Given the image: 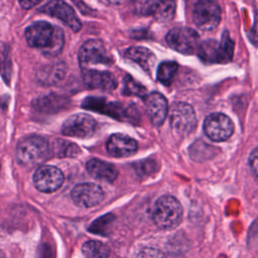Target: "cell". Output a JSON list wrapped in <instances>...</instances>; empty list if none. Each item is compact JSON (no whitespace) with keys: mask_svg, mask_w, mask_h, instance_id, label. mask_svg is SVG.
I'll list each match as a JSON object with an SVG mask.
<instances>
[{"mask_svg":"<svg viewBox=\"0 0 258 258\" xmlns=\"http://www.w3.org/2000/svg\"><path fill=\"white\" fill-rule=\"evenodd\" d=\"M82 74L84 83L89 89L111 91L117 87V81L114 75L110 72L96 69H85L82 70Z\"/></svg>","mask_w":258,"mask_h":258,"instance_id":"4fadbf2b","label":"cell"},{"mask_svg":"<svg viewBox=\"0 0 258 258\" xmlns=\"http://www.w3.org/2000/svg\"><path fill=\"white\" fill-rule=\"evenodd\" d=\"M25 38L31 47L42 48L47 55H57L64 43L62 30L46 21L29 25L25 30Z\"/></svg>","mask_w":258,"mask_h":258,"instance_id":"6da1fadb","label":"cell"},{"mask_svg":"<svg viewBox=\"0 0 258 258\" xmlns=\"http://www.w3.org/2000/svg\"><path fill=\"white\" fill-rule=\"evenodd\" d=\"M10 61H9V51L5 43L0 41V74L5 77L6 74H9Z\"/></svg>","mask_w":258,"mask_h":258,"instance_id":"484cf974","label":"cell"},{"mask_svg":"<svg viewBox=\"0 0 258 258\" xmlns=\"http://www.w3.org/2000/svg\"><path fill=\"white\" fill-rule=\"evenodd\" d=\"M219 45H220V51L222 56V63L230 61L234 53V42L231 39L228 31H225L223 33V36L221 41L219 42Z\"/></svg>","mask_w":258,"mask_h":258,"instance_id":"603a6c76","label":"cell"},{"mask_svg":"<svg viewBox=\"0 0 258 258\" xmlns=\"http://www.w3.org/2000/svg\"><path fill=\"white\" fill-rule=\"evenodd\" d=\"M53 152L60 157H72L77 155L80 150L79 147L74 143H70L63 140H55L53 143Z\"/></svg>","mask_w":258,"mask_h":258,"instance_id":"7402d4cb","label":"cell"},{"mask_svg":"<svg viewBox=\"0 0 258 258\" xmlns=\"http://www.w3.org/2000/svg\"><path fill=\"white\" fill-rule=\"evenodd\" d=\"M105 1H107L110 4H120L122 2V0H105Z\"/></svg>","mask_w":258,"mask_h":258,"instance_id":"f546056e","label":"cell"},{"mask_svg":"<svg viewBox=\"0 0 258 258\" xmlns=\"http://www.w3.org/2000/svg\"><path fill=\"white\" fill-rule=\"evenodd\" d=\"M63 75V70L60 66L46 67L39 73V80L45 84L57 82Z\"/></svg>","mask_w":258,"mask_h":258,"instance_id":"cb8c5ba5","label":"cell"},{"mask_svg":"<svg viewBox=\"0 0 258 258\" xmlns=\"http://www.w3.org/2000/svg\"><path fill=\"white\" fill-rule=\"evenodd\" d=\"M257 148H255L249 156V165L254 174L257 173Z\"/></svg>","mask_w":258,"mask_h":258,"instance_id":"83f0119b","label":"cell"},{"mask_svg":"<svg viewBox=\"0 0 258 258\" xmlns=\"http://www.w3.org/2000/svg\"><path fill=\"white\" fill-rule=\"evenodd\" d=\"M198 53L205 62H221L222 56L220 51L219 42L215 40H207L203 43H200L198 48Z\"/></svg>","mask_w":258,"mask_h":258,"instance_id":"d6986e66","label":"cell"},{"mask_svg":"<svg viewBox=\"0 0 258 258\" xmlns=\"http://www.w3.org/2000/svg\"><path fill=\"white\" fill-rule=\"evenodd\" d=\"M0 258H3V257H2V255H1V254H0Z\"/></svg>","mask_w":258,"mask_h":258,"instance_id":"4dcf8cb0","label":"cell"},{"mask_svg":"<svg viewBox=\"0 0 258 258\" xmlns=\"http://www.w3.org/2000/svg\"><path fill=\"white\" fill-rule=\"evenodd\" d=\"M174 0H155L147 7V13L159 22H169L175 14Z\"/></svg>","mask_w":258,"mask_h":258,"instance_id":"e0dca14e","label":"cell"},{"mask_svg":"<svg viewBox=\"0 0 258 258\" xmlns=\"http://www.w3.org/2000/svg\"><path fill=\"white\" fill-rule=\"evenodd\" d=\"M79 61L82 70L94 69L95 66L109 67L112 58L104 43L99 39L87 40L79 50Z\"/></svg>","mask_w":258,"mask_h":258,"instance_id":"8992f818","label":"cell"},{"mask_svg":"<svg viewBox=\"0 0 258 258\" xmlns=\"http://www.w3.org/2000/svg\"><path fill=\"white\" fill-rule=\"evenodd\" d=\"M178 64L175 61H163L157 69V80L165 85L169 86L177 72Z\"/></svg>","mask_w":258,"mask_h":258,"instance_id":"44dd1931","label":"cell"},{"mask_svg":"<svg viewBox=\"0 0 258 258\" xmlns=\"http://www.w3.org/2000/svg\"><path fill=\"white\" fill-rule=\"evenodd\" d=\"M168 113L171 129L176 135L185 136L196 128L197 117L190 105L183 102L173 103Z\"/></svg>","mask_w":258,"mask_h":258,"instance_id":"5b68a950","label":"cell"},{"mask_svg":"<svg viewBox=\"0 0 258 258\" xmlns=\"http://www.w3.org/2000/svg\"><path fill=\"white\" fill-rule=\"evenodd\" d=\"M71 195L74 203L81 208L97 206L104 199V191L101 186L92 182H85L76 185Z\"/></svg>","mask_w":258,"mask_h":258,"instance_id":"7c38bea8","label":"cell"},{"mask_svg":"<svg viewBox=\"0 0 258 258\" xmlns=\"http://www.w3.org/2000/svg\"><path fill=\"white\" fill-rule=\"evenodd\" d=\"M123 94L125 95H136L139 97L146 96V90L144 87L136 83L130 76H126L124 79V90Z\"/></svg>","mask_w":258,"mask_h":258,"instance_id":"d4e9b609","label":"cell"},{"mask_svg":"<svg viewBox=\"0 0 258 258\" xmlns=\"http://www.w3.org/2000/svg\"><path fill=\"white\" fill-rule=\"evenodd\" d=\"M86 168L93 177L100 180H106V181L112 182L118 176L117 168L113 164L100 159L89 160L87 162Z\"/></svg>","mask_w":258,"mask_h":258,"instance_id":"2e32d148","label":"cell"},{"mask_svg":"<svg viewBox=\"0 0 258 258\" xmlns=\"http://www.w3.org/2000/svg\"><path fill=\"white\" fill-rule=\"evenodd\" d=\"M96 129V121L85 113L70 116L61 126V132L71 137L85 138L91 136Z\"/></svg>","mask_w":258,"mask_h":258,"instance_id":"30bf717a","label":"cell"},{"mask_svg":"<svg viewBox=\"0 0 258 258\" xmlns=\"http://www.w3.org/2000/svg\"><path fill=\"white\" fill-rule=\"evenodd\" d=\"M145 107L147 115L153 125H161L167 114H168V105L167 101L159 93H151L145 96Z\"/></svg>","mask_w":258,"mask_h":258,"instance_id":"5bb4252c","label":"cell"},{"mask_svg":"<svg viewBox=\"0 0 258 258\" xmlns=\"http://www.w3.org/2000/svg\"><path fill=\"white\" fill-rule=\"evenodd\" d=\"M85 258H109V250L105 244L100 241H87L82 247Z\"/></svg>","mask_w":258,"mask_h":258,"instance_id":"ffe728a7","label":"cell"},{"mask_svg":"<svg viewBox=\"0 0 258 258\" xmlns=\"http://www.w3.org/2000/svg\"><path fill=\"white\" fill-rule=\"evenodd\" d=\"M107 151L114 157H126L137 151L136 141L123 134H113L107 141Z\"/></svg>","mask_w":258,"mask_h":258,"instance_id":"9a60e30c","label":"cell"},{"mask_svg":"<svg viewBox=\"0 0 258 258\" xmlns=\"http://www.w3.org/2000/svg\"><path fill=\"white\" fill-rule=\"evenodd\" d=\"M204 131L211 140L221 142L231 137L234 131V124L225 114L213 113L205 119Z\"/></svg>","mask_w":258,"mask_h":258,"instance_id":"ba28073f","label":"cell"},{"mask_svg":"<svg viewBox=\"0 0 258 258\" xmlns=\"http://www.w3.org/2000/svg\"><path fill=\"white\" fill-rule=\"evenodd\" d=\"M18 1L22 8L30 9V8L36 6L37 4H39L42 0H18Z\"/></svg>","mask_w":258,"mask_h":258,"instance_id":"f1b7e54d","label":"cell"},{"mask_svg":"<svg viewBox=\"0 0 258 258\" xmlns=\"http://www.w3.org/2000/svg\"><path fill=\"white\" fill-rule=\"evenodd\" d=\"M48 153L47 141L36 135L23 138L16 147V158L21 165L26 167L41 164L47 158Z\"/></svg>","mask_w":258,"mask_h":258,"instance_id":"7a4b0ae2","label":"cell"},{"mask_svg":"<svg viewBox=\"0 0 258 258\" xmlns=\"http://www.w3.org/2000/svg\"><path fill=\"white\" fill-rule=\"evenodd\" d=\"M39 11L59 19L75 32H78L82 28V23L73 7L62 0H51L39 8Z\"/></svg>","mask_w":258,"mask_h":258,"instance_id":"9c48e42d","label":"cell"},{"mask_svg":"<svg viewBox=\"0 0 258 258\" xmlns=\"http://www.w3.org/2000/svg\"><path fill=\"white\" fill-rule=\"evenodd\" d=\"M125 56L128 59L139 64L145 71H150V69H152V67L154 66L155 61V55L153 54V52L150 51L148 48L142 46L129 47L125 52Z\"/></svg>","mask_w":258,"mask_h":258,"instance_id":"ac0fdd59","label":"cell"},{"mask_svg":"<svg viewBox=\"0 0 258 258\" xmlns=\"http://www.w3.org/2000/svg\"><path fill=\"white\" fill-rule=\"evenodd\" d=\"M165 39L172 49L184 54H192L198 51L200 45L199 34L189 27L172 28L166 34Z\"/></svg>","mask_w":258,"mask_h":258,"instance_id":"52a82bcc","label":"cell"},{"mask_svg":"<svg viewBox=\"0 0 258 258\" xmlns=\"http://www.w3.org/2000/svg\"><path fill=\"white\" fill-rule=\"evenodd\" d=\"M181 218L182 208L175 198L163 196L156 201L152 211V219L158 228H174L180 223Z\"/></svg>","mask_w":258,"mask_h":258,"instance_id":"3957f363","label":"cell"},{"mask_svg":"<svg viewBox=\"0 0 258 258\" xmlns=\"http://www.w3.org/2000/svg\"><path fill=\"white\" fill-rule=\"evenodd\" d=\"M136 258H166L165 255L155 248H144L136 256Z\"/></svg>","mask_w":258,"mask_h":258,"instance_id":"4316f807","label":"cell"},{"mask_svg":"<svg viewBox=\"0 0 258 258\" xmlns=\"http://www.w3.org/2000/svg\"><path fill=\"white\" fill-rule=\"evenodd\" d=\"M35 187L42 192H53L58 189L63 182L62 172L55 166H39L33 174Z\"/></svg>","mask_w":258,"mask_h":258,"instance_id":"8fae6325","label":"cell"},{"mask_svg":"<svg viewBox=\"0 0 258 258\" xmlns=\"http://www.w3.org/2000/svg\"><path fill=\"white\" fill-rule=\"evenodd\" d=\"M221 17V7L214 0H199L194 5L192 21L201 30L210 31L217 28Z\"/></svg>","mask_w":258,"mask_h":258,"instance_id":"277c9868","label":"cell"}]
</instances>
